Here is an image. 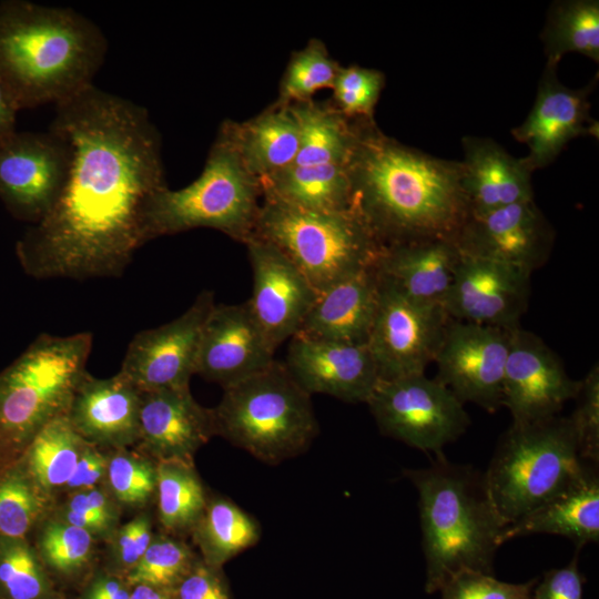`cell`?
Instances as JSON below:
<instances>
[{
    "label": "cell",
    "mask_w": 599,
    "mask_h": 599,
    "mask_svg": "<svg viewBox=\"0 0 599 599\" xmlns=\"http://www.w3.org/2000/svg\"><path fill=\"white\" fill-rule=\"evenodd\" d=\"M95 446L88 444L82 451L73 475L64 486L72 491H82L93 487L108 470L109 460Z\"/></svg>",
    "instance_id": "obj_47"
},
{
    "label": "cell",
    "mask_w": 599,
    "mask_h": 599,
    "mask_svg": "<svg viewBox=\"0 0 599 599\" xmlns=\"http://www.w3.org/2000/svg\"><path fill=\"white\" fill-rule=\"evenodd\" d=\"M92 549V534L67 521H51L42 530L40 550L53 569L71 572L81 568Z\"/></svg>",
    "instance_id": "obj_41"
},
{
    "label": "cell",
    "mask_w": 599,
    "mask_h": 599,
    "mask_svg": "<svg viewBox=\"0 0 599 599\" xmlns=\"http://www.w3.org/2000/svg\"><path fill=\"white\" fill-rule=\"evenodd\" d=\"M92 344L89 332L42 333L0 372V460L22 456L47 424L68 413Z\"/></svg>",
    "instance_id": "obj_5"
},
{
    "label": "cell",
    "mask_w": 599,
    "mask_h": 599,
    "mask_svg": "<svg viewBox=\"0 0 599 599\" xmlns=\"http://www.w3.org/2000/svg\"><path fill=\"white\" fill-rule=\"evenodd\" d=\"M546 64L558 67L561 58L577 52L599 61V1L554 2L540 34Z\"/></svg>",
    "instance_id": "obj_33"
},
{
    "label": "cell",
    "mask_w": 599,
    "mask_h": 599,
    "mask_svg": "<svg viewBox=\"0 0 599 599\" xmlns=\"http://www.w3.org/2000/svg\"><path fill=\"white\" fill-rule=\"evenodd\" d=\"M275 245L319 293L373 267L383 245L352 209L312 211L262 200L254 234Z\"/></svg>",
    "instance_id": "obj_9"
},
{
    "label": "cell",
    "mask_w": 599,
    "mask_h": 599,
    "mask_svg": "<svg viewBox=\"0 0 599 599\" xmlns=\"http://www.w3.org/2000/svg\"><path fill=\"white\" fill-rule=\"evenodd\" d=\"M106 50L102 30L70 8L0 2V71L21 110L61 103L92 85Z\"/></svg>",
    "instance_id": "obj_3"
},
{
    "label": "cell",
    "mask_w": 599,
    "mask_h": 599,
    "mask_svg": "<svg viewBox=\"0 0 599 599\" xmlns=\"http://www.w3.org/2000/svg\"><path fill=\"white\" fill-rule=\"evenodd\" d=\"M555 232L534 200L469 212L455 242L463 254L499 261L528 273L548 260Z\"/></svg>",
    "instance_id": "obj_16"
},
{
    "label": "cell",
    "mask_w": 599,
    "mask_h": 599,
    "mask_svg": "<svg viewBox=\"0 0 599 599\" xmlns=\"http://www.w3.org/2000/svg\"><path fill=\"white\" fill-rule=\"evenodd\" d=\"M348 165L297 166L261 181L262 200L312 211L351 209Z\"/></svg>",
    "instance_id": "obj_30"
},
{
    "label": "cell",
    "mask_w": 599,
    "mask_h": 599,
    "mask_svg": "<svg viewBox=\"0 0 599 599\" xmlns=\"http://www.w3.org/2000/svg\"><path fill=\"white\" fill-rule=\"evenodd\" d=\"M214 305L213 292L202 291L179 317L136 333L119 373L141 392L190 387L204 324Z\"/></svg>",
    "instance_id": "obj_13"
},
{
    "label": "cell",
    "mask_w": 599,
    "mask_h": 599,
    "mask_svg": "<svg viewBox=\"0 0 599 599\" xmlns=\"http://www.w3.org/2000/svg\"><path fill=\"white\" fill-rule=\"evenodd\" d=\"M366 404L382 434L436 459L470 425L464 404L436 378L425 373L378 379Z\"/></svg>",
    "instance_id": "obj_10"
},
{
    "label": "cell",
    "mask_w": 599,
    "mask_h": 599,
    "mask_svg": "<svg viewBox=\"0 0 599 599\" xmlns=\"http://www.w3.org/2000/svg\"><path fill=\"white\" fill-rule=\"evenodd\" d=\"M461 186L469 212L534 200L532 172L489 138L464 136Z\"/></svg>",
    "instance_id": "obj_27"
},
{
    "label": "cell",
    "mask_w": 599,
    "mask_h": 599,
    "mask_svg": "<svg viewBox=\"0 0 599 599\" xmlns=\"http://www.w3.org/2000/svg\"><path fill=\"white\" fill-rule=\"evenodd\" d=\"M284 365L309 395L366 403L379 376L367 344H348L295 334Z\"/></svg>",
    "instance_id": "obj_21"
},
{
    "label": "cell",
    "mask_w": 599,
    "mask_h": 599,
    "mask_svg": "<svg viewBox=\"0 0 599 599\" xmlns=\"http://www.w3.org/2000/svg\"><path fill=\"white\" fill-rule=\"evenodd\" d=\"M339 67L321 39H309L302 49L292 52L274 102L290 105L314 99L318 91L332 88Z\"/></svg>",
    "instance_id": "obj_35"
},
{
    "label": "cell",
    "mask_w": 599,
    "mask_h": 599,
    "mask_svg": "<svg viewBox=\"0 0 599 599\" xmlns=\"http://www.w3.org/2000/svg\"><path fill=\"white\" fill-rule=\"evenodd\" d=\"M202 560L216 569L255 546L261 537L258 522L231 499L207 498L205 508L192 529Z\"/></svg>",
    "instance_id": "obj_31"
},
{
    "label": "cell",
    "mask_w": 599,
    "mask_h": 599,
    "mask_svg": "<svg viewBox=\"0 0 599 599\" xmlns=\"http://www.w3.org/2000/svg\"><path fill=\"white\" fill-rule=\"evenodd\" d=\"M49 129L71 148L64 187L16 243L38 280L119 277L144 245L143 210L166 186L162 140L148 110L93 84L55 104Z\"/></svg>",
    "instance_id": "obj_1"
},
{
    "label": "cell",
    "mask_w": 599,
    "mask_h": 599,
    "mask_svg": "<svg viewBox=\"0 0 599 599\" xmlns=\"http://www.w3.org/2000/svg\"><path fill=\"white\" fill-rule=\"evenodd\" d=\"M106 475L114 496L128 505L145 504L156 490V464L143 456L116 453L109 460Z\"/></svg>",
    "instance_id": "obj_40"
},
{
    "label": "cell",
    "mask_w": 599,
    "mask_h": 599,
    "mask_svg": "<svg viewBox=\"0 0 599 599\" xmlns=\"http://www.w3.org/2000/svg\"><path fill=\"white\" fill-rule=\"evenodd\" d=\"M378 284L367 346L379 379L425 373L435 359L449 315L440 304L414 300L379 280Z\"/></svg>",
    "instance_id": "obj_11"
},
{
    "label": "cell",
    "mask_w": 599,
    "mask_h": 599,
    "mask_svg": "<svg viewBox=\"0 0 599 599\" xmlns=\"http://www.w3.org/2000/svg\"><path fill=\"white\" fill-rule=\"evenodd\" d=\"M405 474L418 493L425 590L439 591L464 571L491 575L506 525L489 497L484 475L468 465L450 464L446 457Z\"/></svg>",
    "instance_id": "obj_4"
},
{
    "label": "cell",
    "mask_w": 599,
    "mask_h": 599,
    "mask_svg": "<svg viewBox=\"0 0 599 599\" xmlns=\"http://www.w3.org/2000/svg\"><path fill=\"white\" fill-rule=\"evenodd\" d=\"M374 266L317 293L296 334L348 344H367L378 303Z\"/></svg>",
    "instance_id": "obj_25"
},
{
    "label": "cell",
    "mask_w": 599,
    "mask_h": 599,
    "mask_svg": "<svg viewBox=\"0 0 599 599\" xmlns=\"http://www.w3.org/2000/svg\"><path fill=\"white\" fill-rule=\"evenodd\" d=\"M156 495L159 520L173 534L192 531L207 501L193 463L180 460L156 463Z\"/></svg>",
    "instance_id": "obj_34"
},
{
    "label": "cell",
    "mask_w": 599,
    "mask_h": 599,
    "mask_svg": "<svg viewBox=\"0 0 599 599\" xmlns=\"http://www.w3.org/2000/svg\"><path fill=\"white\" fill-rule=\"evenodd\" d=\"M580 380L566 373L558 356L536 334L520 326L509 331V351L502 382V406L512 423L557 416L575 399Z\"/></svg>",
    "instance_id": "obj_15"
},
{
    "label": "cell",
    "mask_w": 599,
    "mask_h": 599,
    "mask_svg": "<svg viewBox=\"0 0 599 599\" xmlns=\"http://www.w3.org/2000/svg\"><path fill=\"white\" fill-rule=\"evenodd\" d=\"M20 110L12 88L0 71V144L17 132V114Z\"/></svg>",
    "instance_id": "obj_48"
},
{
    "label": "cell",
    "mask_w": 599,
    "mask_h": 599,
    "mask_svg": "<svg viewBox=\"0 0 599 599\" xmlns=\"http://www.w3.org/2000/svg\"><path fill=\"white\" fill-rule=\"evenodd\" d=\"M71 148L59 133L14 132L0 144V200L10 214L32 224L53 207L67 182Z\"/></svg>",
    "instance_id": "obj_12"
},
{
    "label": "cell",
    "mask_w": 599,
    "mask_h": 599,
    "mask_svg": "<svg viewBox=\"0 0 599 599\" xmlns=\"http://www.w3.org/2000/svg\"><path fill=\"white\" fill-rule=\"evenodd\" d=\"M214 435L212 409L201 406L190 387L141 393L138 441L156 463H193L195 453Z\"/></svg>",
    "instance_id": "obj_22"
},
{
    "label": "cell",
    "mask_w": 599,
    "mask_h": 599,
    "mask_svg": "<svg viewBox=\"0 0 599 599\" xmlns=\"http://www.w3.org/2000/svg\"><path fill=\"white\" fill-rule=\"evenodd\" d=\"M244 245L253 273L252 295L246 302L276 349L298 332L317 292L272 243L252 235Z\"/></svg>",
    "instance_id": "obj_18"
},
{
    "label": "cell",
    "mask_w": 599,
    "mask_h": 599,
    "mask_svg": "<svg viewBox=\"0 0 599 599\" xmlns=\"http://www.w3.org/2000/svg\"><path fill=\"white\" fill-rule=\"evenodd\" d=\"M275 351L247 302L215 304L204 324L195 374L224 389L267 368Z\"/></svg>",
    "instance_id": "obj_20"
},
{
    "label": "cell",
    "mask_w": 599,
    "mask_h": 599,
    "mask_svg": "<svg viewBox=\"0 0 599 599\" xmlns=\"http://www.w3.org/2000/svg\"><path fill=\"white\" fill-rule=\"evenodd\" d=\"M262 203L260 181L243 164L220 126L204 167L189 185L155 191L143 210L145 242L193 229L220 231L245 243L255 231Z\"/></svg>",
    "instance_id": "obj_6"
},
{
    "label": "cell",
    "mask_w": 599,
    "mask_h": 599,
    "mask_svg": "<svg viewBox=\"0 0 599 599\" xmlns=\"http://www.w3.org/2000/svg\"><path fill=\"white\" fill-rule=\"evenodd\" d=\"M549 534L562 536L581 547L599 540V476L595 464L534 510L508 525L501 544L516 537Z\"/></svg>",
    "instance_id": "obj_26"
},
{
    "label": "cell",
    "mask_w": 599,
    "mask_h": 599,
    "mask_svg": "<svg viewBox=\"0 0 599 599\" xmlns=\"http://www.w3.org/2000/svg\"><path fill=\"white\" fill-rule=\"evenodd\" d=\"M460 255L450 238L392 244L383 246L374 271L379 281L403 294L444 306Z\"/></svg>",
    "instance_id": "obj_24"
},
{
    "label": "cell",
    "mask_w": 599,
    "mask_h": 599,
    "mask_svg": "<svg viewBox=\"0 0 599 599\" xmlns=\"http://www.w3.org/2000/svg\"><path fill=\"white\" fill-rule=\"evenodd\" d=\"M351 209L383 246L430 238L456 240L469 205L460 161L432 156L358 120L348 162Z\"/></svg>",
    "instance_id": "obj_2"
},
{
    "label": "cell",
    "mask_w": 599,
    "mask_h": 599,
    "mask_svg": "<svg viewBox=\"0 0 599 599\" xmlns=\"http://www.w3.org/2000/svg\"><path fill=\"white\" fill-rule=\"evenodd\" d=\"M288 106L300 131V148L292 165H348L358 120L344 116L329 100L311 99Z\"/></svg>",
    "instance_id": "obj_29"
},
{
    "label": "cell",
    "mask_w": 599,
    "mask_h": 599,
    "mask_svg": "<svg viewBox=\"0 0 599 599\" xmlns=\"http://www.w3.org/2000/svg\"><path fill=\"white\" fill-rule=\"evenodd\" d=\"M85 599H130V592L119 580L101 577L91 585Z\"/></svg>",
    "instance_id": "obj_49"
},
{
    "label": "cell",
    "mask_w": 599,
    "mask_h": 599,
    "mask_svg": "<svg viewBox=\"0 0 599 599\" xmlns=\"http://www.w3.org/2000/svg\"><path fill=\"white\" fill-rule=\"evenodd\" d=\"M385 85V74L357 64L341 65L332 90V104L347 119L373 120Z\"/></svg>",
    "instance_id": "obj_39"
},
{
    "label": "cell",
    "mask_w": 599,
    "mask_h": 599,
    "mask_svg": "<svg viewBox=\"0 0 599 599\" xmlns=\"http://www.w3.org/2000/svg\"><path fill=\"white\" fill-rule=\"evenodd\" d=\"M596 83L597 78L581 89H570L559 81L557 67L546 64L530 113L511 130L514 139L528 146L521 159L531 172L550 164L572 139L598 135L588 100Z\"/></svg>",
    "instance_id": "obj_19"
},
{
    "label": "cell",
    "mask_w": 599,
    "mask_h": 599,
    "mask_svg": "<svg viewBox=\"0 0 599 599\" xmlns=\"http://www.w3.org/2000/svg\"><path fill=\"white\" fill-rule=\"evenodd\" d=\"M152 541L148 516L135 517L124 525L115 539V554L120 562L131 569L139 562Z\"/></svg>",
    "instance_id": "obj_46"
},
{
    "label": "cell",
    "mask_w": 599,
    "mask_h": 599,
    "mask_svg": "<svg viewBox=\"0 0 599 599\" xmlns=\"http://www.w3.org/2000/svg\"><path fill=\"white\" fill-rule=\"evenodd\" d=\"M221 126L245 167L260 182L291 166L296 159L300 131L288 105L273 102L248 120H225Z\"/></svg>",
    "instance_id": "obj_28"
},
{
    "label": "cell",
    "mask_w": 599,
    "mask_h": 599,
    "mask_svg": "<svg viewBox=\"0 0 599 599\" xmlns=\"http://www.w3.org/2000/svg\"><path fill=\"white\" fill-rule=\"evenodd\" d=\"M141 390L120 373L80 380L67 416L89 444L123 449L139 440Z\"/></svg>",
    "instance_id": "obj_23"
},
{
    "label": "cell",
    "mask_w": 599,
    "mask_h": 599,
    "mask_svg": "<svg viewBox=\"0 0 599 599\" xmlns=\"http://www.w3.org/2000/svg\"><path fill=\"white\" fill-rule=\"evenodd\" d=\"M130 599H172V593L152 586L136 585L130 592Z\"/></svg>",
    "instance_id": "obj_50"
},
{
    "label": "cell",
    "mask_w": 599,
    "mask_h": 599,
    "mask_svg": "<svg viewBox=\"0 0 599 599\" xmlns=\"http://www.w3.org/2000/svg\"><path fill=\"white\" fill-rule=\"evenodd\" d=\"M582 582L576 555L569 565L545 573L532 592V599H582Z\"/></svg>",
    "instance_id": "obj_45"
},
{
    "label": "cell",
    "mask_w": 599,
    "mask_h": 599,
    "mask_svg": "<svg viewBox=\"0 0 599 599\" xmlns=\"http://www.w3.org/2000/svg\"><path fill=\"white\" fill-rule=\"evenodd\" d=\"M530 275L499 261L461 253L444 307L453 319L514 329L528 305Z\"/></svg>",
    "instance_id": "obj_17"
},
{
    "label": "cell",
    "mask_w": 599,
    "mask_h": 599,
    "mask_svg": "<svg viewBox=\"0 0 599 599\" xmlns=\"http://www.w3.org/2000/svg\"><path fill=\"white\" fill-rule=\"evenodd\" d=\"M587 464L579 455L570 418L557 415L512 423L501 435L483 475L507 527L562 489Z\"/></svg>",
    "instance_id": "obj_8"
},
{
    "label": "cell",
    "mask_w": 599,
    "mask_h": 599,
    "mask_svg": "<svg viewBox=\"0 0 599 599\" xmlns=\"http://www.w3.org/2000/svg\"><path fill=\"white\" fill-rule=\"evenodd\" d=\"M212 408L215 435L256 459L276 465L305 451L318 434L311 396L274 361L223 389Z\"/></svg>",
    "instance_id": "obj_7"
},
{
    "label": "cell",
    "mask_w": 599,
    "mask_h": 599,
    "mask_svg": "<svg viewBox=\"0 0 599 599\" xmlns=\"http://www.w3.org/2000/svg\"><path fill=\"white\" fill-rule=\"evenodd\" d=\"M0 586L10 599H39L45 592V575L24 538L0 537Z\"/></svg>",
    "instance_id": "obj_38"
},
{
    "label": "cell",
    "mask_w": 599,
    "mask_h": 599,
    "mask_svg": "<svg viewBox=\"0 0 599 599\" xmlns=\"http://www.w3.org/2000/svg\"><path fill=\"white\" fill-rule=\"evenodd\" d=\"M536 581L511 583L489 573L464 571L450 578L439 591L441 599H532Z\"/></svg>",
    "instance_id": "obj_43"
},
{
    "label": "cell",
    "mask_w": 599,
    "mask_h": 599,
    "mask_svg": "<svg viewBox=\"0 0 599 599\" xmlns=\"http://www.w3.org/2000/svg\"><path fill=\"white\" fill-rule=\"evenodd\" d=\"M172 599H231L229 583L222 569L197 559L172 589Z\"/></svg>",
    "instance_id": "obj_44"
},
{
    "label": "cell",
    "mask_w": 599,
    "mask_h": 599,
    "mask_svg": "<svg viewBox=\"0 0 599 599\" xmlns=\"http://www.w3.org/2000/svg\"><path fill=\"white\" fill-rule=\"evenodd\" d=\"M42 491L22 466L0 474V537L24 538L42 512Z\"/></svg>",
    "instance_id": "obj_36"
},
{
    "label": "cell",
    "mask_w": 599,
    "mask_h": 599,
    "mask_svg": "<svg viewBox=\"0 0 599 599\" xmlns=\"http://www.w3.org/2000/svg\"><path fill=\"white\" fill-rule=\"evenodd\" d=\"M509 331L450 318L434 359L436 379L463 404L496 412L502 406Z\"/></svg>",
    "instance_id": "obj_14"
},
{
    "label": "cell",
    "mask_w": 599,
    "mask_h": 599,
    "mask_svg": "<svg viewBox=\"0 0 599 599\" xmlns=\"http://www.w3.org/2000/svg\"><path fill=\"white\" fill-rule=\"evenodd\" d=\"M87 443L67 414L47 424L31 440L22 457L23 468L42 493L67 485Z\"/></svg>",
    "instance_id": "obj_32"
},
{
    "label": "cell",
    "mask_w": 599,
    "mask_h": 599,
    "mask_svg": "<svg viewBox=\"0 0 599 599\" xmlns=\"http://www.w3.org/2000/svg\"><path fill=\"white\" fill-rule=\"evenodd\" d=\"M577 406L570 422L576 435L579 455L591 464L599 461V366L596 363L580 380L575 397Z\"/></svg>",
    "instance_id": "obj_42"
},
{
    "label": "cell",
    "mask_w": 599,
    "mask_h": 599,
    "mask_svg": "<svg viewBox=\"0 0 599 599\" xmlns=\"http://www.w3.org/2000/svg\"><path fill=\"white\" fill-rule=\"evenodd\" d=\"M196 560L183 541L158 537L152 539L142 558L131 569L128 580L134 586L146 585L172 591Z\"/></svg>",
    "instance_id": "obj_37"
}]
</instances>
